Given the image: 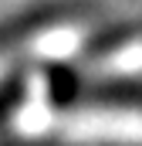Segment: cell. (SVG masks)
Segmentation results:
<instances>
[{
  "mask_svg": "<svg viewBox=\"0 0 142 146\" xmlns=\"http://www.w3.org/2000/svg\"><path fill=\"white\" fill-rule=\"evenodd\" d=\"M47 122H54V133L71 136V139L142 143L139 112H64V115H47Z\"/></svg>",
  "mask_w": 142,
  "mask_h": 146,
  "instance_id": "6da1fadb",
  "label": "cell"
}]
</instances>
